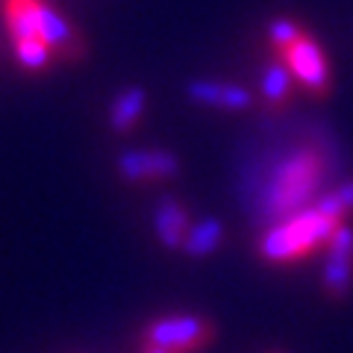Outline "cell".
Masks as SVG:
<instances>
[{
    "label": "cell",
    "mask_w": 353,
    "mask_h": 353,
    "mask_svg": "<svg viewBox=\"0 0 353 353\" xmlns=\"http://www.w3.org/2000/svg\"><path fill=\"white\" fill-rule=\"evenodd\" d=\"M339 224H345V221L330 218L324 212H318L315 206H309L303 212L283 218L274 227L265 230L256 241V253L262 262H271V265L297 262L309 256V253H315L318 248H327Z\"/></svg>",
    "instance_id": "cell-1"
},
{
    "label": "cell",
    "mask_w": 353,
    "mask_h": 353,
    "mask_svg": "<svg viewBox=\"0 0 353 353\" xmlns=\"http://www.w3.org/2000/svg\"><path fill=\"white\" fill-rule=\"evenodd\" d=\"M324 176H327V165H324L321 150L301 148L289 153L280 162V168L274 171L268 189H265V197H262L265 215L289 218V215L309 209V201L315 197Z\"/></svg>",
    "instance_id": "cell-2"
},
{
    "label": "cell",
    "mask_w": 353,
    "mask_h": 353,
    "mask_svg": "<svg viewBox=\"0 0 353 353\" xmlns=\"http://www.w3.org/2000/svg\"><path fill=\"white\" fill-rule=\"evenodd\" d=\"M215 327L201 315H162L145 330V341L150 347H162L171 353H197L212 345Z\"/></svg>",
    "instance_id": "cell-3"
},
{
    "label": "cell",
    "mask_w": 353,
    "mask_h": 353,
    "mask_svg": "<svg viewBox=\"0 0 353 353\" xmlns=\"http://www.w3.org/2000/svg\"><path fill=\"white\" fill-rule=\"evenodd\" d=\"M24 6L30 9L32 21L39 27V36L48 41V48L53 50L57 62H80L85 59L88 44L83 39V32L77 30L68 18H62L48 0H24Z\"/></svg>",
    "instance_id": "cell-4"
},
{
    "label": "cell",
    "mask_w": 353,
    "mask_h": 353,
    "mask_svg": "<svg viewBox=\"0 0 353 353\" xmlns=\"http://www.w3.org/2000/svg\"><path fill=\"white\" fill-rule=\"evenodd\" d=\"M283 57V62L289 65V71L297 83H301L309 94L315 97H327L333 92V74H330V62H327V53L324 48L318 44L315 36L303 32L289 50L277 53Z\"/></svg>",
    "instance_id": "cell-5"
},
{
    "label": "cell",
    "mask_w": 353,
    "mask_h": 353,
    "mask_svg": "<svg viewBox=\"0 0 353 353\" xmlns=\"http://www.w3.org/2000/svg\"><path fill=\"white\" fill-rule=\"evenodd\" d=\"M115 168L121 174V180L127 183H162V180H174L180 174V159L171 150L132 148L121 153Z\"/></svg>",
    "instance_id": "cell-6"
},
{
    "label": "cell",
    "mask_w": 353,
    "mask_h": 353,
    "mask_svg": "<svg viewBox=\"0 0 353 353\" xmlns=\"http://www.w3.org/2000/svg\"><path fill=\"white\" fill-rule=\"evenodd\" d=\"M324 294L333 301H345L353 292V227L339 224L327 245V262L321 271Z\"/></svg>",
    "instance_id": "cell-7"
},
{
    "label": "cell",
    "mask_w": 353,
    "mask_h": 353,
    "mask_svg": "<svg viewBox=\"0 0 353 353\" xmlns=\"http://www.w3.org/2000/svg\"><path fill=\"white\" fill-rule=\"evenodd\" d=\"M185 97L197 106L227 109V112H245L253 106V94L245 85L221 83V80H192L185 85Z\"/></svg>",
    "instance_id": "cell-8"
},
{
    "label": "cell",
    "mask_w": 353,
    "mask_h": 353,
    "mask_svg": "<svg viewBox=\"0 0 353 353\" xmlns=\"http://www.w3.org/2000/svg\"><path fill=\"white\" fill-rule=\"evenodd\" d=\"M189 230H192L189 206L176 201V197H162L157 203V212H153V233H157L159 245L168 250H183Z\"/></svg>",
    "instance_id": "cell-9"
},
{
    "label": "cell",
    "mask_w": 353,
    "mask_h": 353,
    "mask_svg": "<svg viewBox=\"0 0 353 353\" xmlns=\"http://www.w3.org/2000/svg\"><path fill=\"white\" fill-rule=\"evenodd\" d=\"M148 109V88L145 85H127L115 94L112 106H109V130L115 136H127V132L145 118Z\"/></svg>",
    "instance_id": "cell-10"
},
{
    "label": "cell",
    "mask_w": 353,
    "mask_h": 353,
    "mask_svg": "<svg viewBox=\"0 0 353 353\" xmlns=\"http://www.w3.org/2000/svg\"><path fill=\"white\" fill-rule=\"evenodd\" d=\"M292 85H294V77L289 71V65L283 62V57L271 59L268 65H265L262 71V103L268 112H283L285 103L292 101Z\"/></svg>",
    "instance_id": "cell-11"
},
{
    "label": "cell",
    "mask_w": 353,
    "mask_h": 353,
    "mask_svg": "<svg viewBox=\"0 0 353 353\" xmlns=\"http://www.w3.org/2000/svg\"><path fill=\"white\" fill-rule=\"evenodd\" d=\"M224 224L218 218H201L197 224H192L189 236H185V245L183 253L189 259H206L224 245Z\"/></svg>",
    "instance_id": "cell-12"
},
{
    "label": "cell",
    "mask_w": 353,
    "mask_h": 353,
    "mask_svg": "<svg viewBox=\"0 0 353 353\" xmlns=\"http://www.w3.org/2000/svg\"><path fill=\"white\" fill-rule=\"evenodd\" d=\"M12 50H15V59L24 71L30 74H39L44 68H50L57 57H53V50L48 48V41L44 39H27V41H12Z\"/></svg>",
    "instance_id": "cell-13"
},
{
    "label": "cell",
    "mask_w": 353,
    "mask_h": 353,
    "mask_svg": "<svg viewBox=\"0 0 353 353\" xmlns=\"http://www.w3.org/2000/svg\"><path fill=\"white\" fill-rule=\"evenodd\" d=\"M318 212H324L330 218H339L345 221L347 215H353V180L336 185V189H330L327 194H321L318 201L312 203Z\"/></svg>",
    "instance_id": "cell-14"
},
{
    "label": "cell",
    "mask_w": 353,
    "mask_h": 353,
    "mask_svg": "<svg viewBox=\"0 0 353 353\" xmlns=\"http://www.w3.org/2000/svg\"><path fill=\"white\" fill-rule=\"evenodd\" d=\"M303 32H306V30L297 24L294 18H289V15H277V18L268 21V41H271V48L277 50V53L289 50L292 44L303 36Z\"/></svg>",
    "instance_id": "cell-15"
},
{
    "label": "cell",
    "mask_w": 353,
    "mask_h": 353,
    "mask_svg": "<svg viewBox=\"0 0 353 353\" xmlns=\"http://www.w3.org/2000/svg\"><path fill=\"white\" fill-rule=\"evenodd\" d=\"M141 353H171V350H162V347H150V345H145V350Z\"/></svg>",
    "instance_id": "cell-16"
},
{
    "label": "cell",
    "mask_w": 353,
    "mask_h": 353,
    "mask_svg": "<svg viewBox=\"0 0 353 353\" xmlns=\"http://www.w3.org/2000/svg\"><path fill=\"white\" fill-rule=\"evenodd\" d=\"M271 353H277V350H271Z\"/></svg>",
    "instance_id": "cell-17"
}]
</instances>
